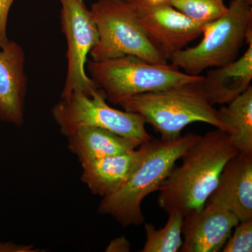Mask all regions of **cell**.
Listing matches in <instances>:
<instances>
[{"instance_id":"21","label":"cell","mask_w":252,"mask_h":252,"mask_svg":"<svg viewBox=\"0 0 252 252\" xmlns=\"http://www.w3.org/2000/svg\"><path fill=\"white\" fill-rule=\"evenodd\" d=\"M130 251V244L125 237L114 238L106 249L107 252H128Z\"/></svg>"},{"instance_id":"20","label":"cell","mask_w":252,"mask_h":252,"mask_svg":"<svg viewBox=\"0 0 252 252\" xmlns=\"http://www.w3.org/2000/svg\"><path fill=\"white\" fill-rule=\"evenodd\" d=\"M14 0H0V48L9 42L6 34L8 14Z\"/></svg>"},{"instance_id":"2","label":"cell","mask_w":252,"mask_h":252,"mask_svg":"<svg viewBox=\"0 0 252 252\" xmlns=\"http://www.w3.org/2000/svg\"><path fill=\"white\" fill-rule=\"evenodd\" d=\"M201 135L189 133L173 140H151L147 155L128 180L114 193L102 197L97 212L112 217L123 227L142 224L144 198L158 191L185 152Z\"/></svg>"},{"instance_id":"14","label":"cell","mask_w":252,"mask_h":252,"mask_svg":"<svg viewBox=\"0 0 252 252\" xmlns=\"http://www.w3.org/2000/svg\"><path fill=\"white\" fill-rule=\"evenodd\" d=\"M252 79V44L242 57L229 64L211 68L202 88L212 105L228 104L250 87Z\"/></svg>"},{"instance_id":"10","label":"cell","mask_w":252,"mask_h":252,"mask_svg":"<svg viewBox=\"0 0 252 252\" xmlns=\"http://www.w3.org/2000/svg\"><path fill=\"white\" fill-rule=\"evenodd\" d=\"M240 222L224 204L209 198L201 210L184 217L181 252L221 251Z\"/></svg>"},{"instance_id":"12","label":"cell","mask_w":252,"mask_h":252,"mask_svg":"<svg viewBox=\"0 0 252 252\" xmlns=\"http://www.w3.org/2000/svg\"><path fill=\"white\" fill-rule=\"evenodd\" d=\"M149 142L129 153L100 158L81 164V180L94 195L114 193L128 180L148 152Z\"/></svg>"},{"instance_id":"16","label":"cell","mask_w":252,"mask_h":252,"mask_svg":"<svg viewBox=\"0 0 252 252\" xmlns=\"http://www.w3.org/2000/svg\"><path fill=\"white\" fill-rule=\"evenodd\" d=\"M218 114L239 153H252V86L218 109Z\"/></svg>"},{"instance_id":"19","label":"cell","mask_w":252,"mask_h":252,"mask_svg":"<svg viewBox=\"0 0 252 252\" xmlns=\"http://www.w3.org/2000/svg\"><path fill=\"white\" fill-rule=\"evenodd\" d=\"M234 228L221 252H252V220L240 221Z\"/></svg>"},{"instance_id":"15","label":"cell","mask_w":252,"mask_h":252,"mask_svg":"<svg viewBox=\"0 0 252 252\" xmlns=\"http://www.w3.org/2000/svg\"><path fill=\"white\" fill-rule=\"evenodd\" d=\"M68 149L81 164L100 158L132 152L142 144L138 141L94 126L81 127L67 136Z\"/></svg>"},{"instance_id":"5","label":"cell","mask_w":252,"mask_h":252,"mask_svg":"<svg viewBox=\"0 0 252 252\" xmlns=\"http://www.w3.org/2000/svg\"><path fill=\"white\" fill-rule=\"evenodd\" d=\"M86 69L97 88L103 91L106 99L114 104L135 94L204 79L203 76L181 72L172 63L153 64L133 56L100 61L88 60Z\"/></svg>"},{"instance_id":"8","label":"cell","mask_w":252,"mask_h":252,"mask_svg":"<svg viewBox=\"0 0 252 252\" xmlns=\"http://www.w3.org/2000/svg\"><path fill=\"white\" fill-rule=\"evenodd\" d=\"M61 26L67 42V68L61 98L74 91L91 94L98 88L86 72L88 56L99 40L97 26L84 0H59Z\"/></svg>"},{"instance_id":"1","label":"cell","mask_w":252,"mask_h":252,"mask_svg":"<svg viewBox=\"0 0 252 252\" xmlns=\"http://www.w3.org/2000/svg\"><path fill=\"white\" fill-rule=\"evenodd\" d=\"M239 152L227 132L209 131L189 149L180 166L172 169L159 188L158 203L166 213L184 217L200 211L216 189L223 167Z\"/></svg>"},{"instance_id":"17","label":"cell","mask_w":252,"mask_h":252,"mask_svg":"<svg viewBox=\"0 0 252 252\" xmlns=\"http://www.w3.org/2000/svg\"><path fill=\"white\" fill-rule=\"evenodd\" d=\"M168 220L163 228L157 229L151 223H145L146 242L142 252H180L182 240L184 216L180 212L169 214Z\"/></svg>"},{"instance_id":"18","label":"cell","mask_w":252,"mask_h":252,"mask_svg":"<svg viewBox=\"0 0 252 252\" xmlns=\"http://www.w3.org/2000/svg\"><path fill=\"white\" fill-rule=\"evenodd\" d=\"M167 4L196 22L216 21L226 14L224 0H165Z\"/></svg>"},{"instance_id":"7","label":"cell","mask_w":252,"mask_h":252,"mask_svg":"<svg viewBox=\"0 0 252 252\" xmlns=\"http://www.w3.org/2000/svg\"><path fill=\"white\" fill-rule=\"evenodd\" d=\"M105 94L98 89L91 94L74 91L61 98L52 108V116L63 135L84 126L107 129L143 144L152 140L145 128L144 118L137 113L121 111L110 107Z\"/></svg>"},{"instance_id":"23","label":"cell","mask_w":252,"mask_h":252,"mask_svg":"<svg viewBox=\"0 0 252 252\" xmlns=\"http://www.w3.org/2000/svg\"><path fill=\"white\" fill-rule=\"evenodd\" d=\"M149 1H152V2H161V1H165V0H149Z\"/></svg>"},{"instance_id":"3","label":"cell","mask_w":252,"mask_h":252,"mask_svg":"<svg viewBox=\"0 0 252 252\" xmlns=\"http://www.w3.org/2000/svg\"><path fill=\"white\" fill-rule=\"evenodd\" d=\"M203 81L135 94L122 99L118 105L142 116L146 124L160 134L162 140L178 138L185 127L195 122L210 124L226 132L218 110L205 97Z\"/></svg>"},{"instance_id":"6","label":"cell","mask_w":252,"mask_h":252,"mask_svg":"<svg viewBox=\"0 0 252 252\" xmlns=\"http://www.w3.org/2000/svg\"><path fill=\"white\" fill-rule=\"evenodd\" d=\"M90 10L99 34L89 54L93 61L133 56L153 64L168 63L144 34L127 0H97Z\"/></svg>"},{"instance_id":"4","label":"cell","mask_w":252,"mask_h":252,"mask_svg":"<svg viewBox=\"0 0 252 252\" xmlns=\"http://www.w3.org/2000/svg\"><path fill=\"white\" fill-rule=\"evenodd\" d=\"M202 35L196 46L177 51L169 60L189 75L229 64L238 59L244 44H252V5L232 0L224 16L205 23Z\"/></svg>"},{"instance_id":"24","label":"cell","mask_w":252,"mask_h":252,"mask_svg":"<svg viewBox=\"0 0 252 252\" xmlns=\"http://www.w3.org/2000/svg\"><path fill=\"white\" fill-rule=\"evenodd\" d=\"M245 2L248 3V4L252 5V0H243Z\"/></svg>"},{"instance_id":"11","label":"cell","mask_w":252,"mask_h":252,"mask_svg":"<svg viewBox=\"0 0 252 252\" xmlns=\"http://www.w3.org/2000/svg\"><path fill=\"white\" fill-rule=\"evenodd\" d=\"M26 57L18 43L9 41L0 51V119L21 126L24 122L27 77Z\"/></svg>"},{"instance_id":"22","label":"cell","mask_w":252,"mask_h":252,"mask_svg":"<svg viewBox=\"0 0 252 252\" xmlns=\"http://www.w3.org/2000/svg\"><path fill=\"white\" fill-rule=\"evenodd\" d=\"M42 252L37 250L32 245H18L15 243H0V252Z\"/></svg>"},{"instance_id":"9","label":"cell","mask_w":252,"mask_h":252,"mask_svg":"<svg viewBox=\"0 0 252 252\" xmlns=\"http://www.w3.org/2000/svg\"><path fill=\"white\" fill-rule=\"evenodd\" d=\"M135 11L144 34L154 47L169 61L177 51L202 35L205 23H198L177 11L166 1L127 0Z\"/></svg>"},{"instance_id":"13","label":"cell","mask_w":252,"mask_h":252,"mask_svg":"<svg viewBox=\"0 0 252 252\" xmlns=\"http://www.w3.org/2000/svg\"><path fill=\"white\" fill-rule=\"evenodd\" d=\"M209 198L224 204L240 221L252 220V153H239L227 162Z\"/></svg>"}]
</instances>
